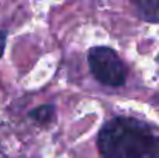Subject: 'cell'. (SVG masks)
<instances>
[{
    "label": "cell",
    "instance_id": "1",
    "mask_svg": "<svg viewBox=\"0 0 159 158\" xmlns=\"http://www.w3.org/2000/svg\"><path fill=\"white\" fill-rule=\"evenodd\" d=\"M158 138L152 124L131 116H116L99 130L98 149L102 158H147Z\"/></svg>",
    "mask_w": 159,
    "mask_h": 158
},
{
    "label": "cell",
    "instance_id": "2",
    "mask_svg": "<svg viewBox=\"0 0 159 158\" xmlns=\"http://www.w3.org/2000/svg\"><path fill=\"white\" fill-rule=\"evenodd\" d=\"M88 67L96 81L108 87H122L128 70L119 54L110 47H93L87 54Z\"/></svg>",
    "mask_w": 159,
    "mask_h": 158
},
{
    "label": "cell",
    "instance_id": "3",
    "mask_svg": "<svg viewBox=\"0 0 159 158\" xmlns=\"http://www.w3.org/2000/svg\"><path fill=\"white\" fill-rule=\"evenodd\" d=\"M138 16L148 23H159V0H139L133 2Z\"/></svg>",
    "mask_w": 159,
    "mask_h": 158
},
{
    "label": "cell",
    "instance_id": "4",
    "mask_svg": "<svg viewBox=\"0 0 159 158\" xmlns=\"http://www.w3.org/2000/svg\"><path fill=\"white\" fill-rule=\"evenodd\" d=\"M28 116L39 126H47V124H51L54 119H56V107L53 104H43L39 105L36 108H33Z\"/></svg>",
    "mask_w": 159,
    "mask_h": 158
},
{
    "label": "cell",
    "instance_id": "5",
    "mask_svg": "<svg viewBox=\"0 0 159 158\" xmlns=\"http://www.w3.org/2000/svg\"><path fill=\"white\" fill-rule=\"evenodd\" d=\"M6 37H8V33L0 30V59L5 53V47H6Z\"/></svg>",
    "mask_w": 159,
    "mask_h": 158
},
{
    "label": "cell",
    "instance_id": "6",
    "mask_svg": "<svg viewBox=\"0 0 159 158\" xmlns=\"http://www.w3.org/2000/svg\"><path fill=\"white\" fill-rule=\"evenodd\" d=\"M147 158H159V138L156 141V144L153 146V149L150 151V154L147 155Z\"/></svg>",
    "mask_w": 159,
    "mask_h": 158
},
{
    "label": "cell",
    "instance_id": "7",
    "mask_svg": "<svg viewBox=\"0 0 159 158\" xmlns=\"http://www.w3.org/2000/svg\"><path fill=\"white\" fill-rule=\"evenodd\" d=\"M158 60H159V56H158Z\"/></svg>",
    "mask_w": 159,
    "mask_h": 158
}]
</instances>
